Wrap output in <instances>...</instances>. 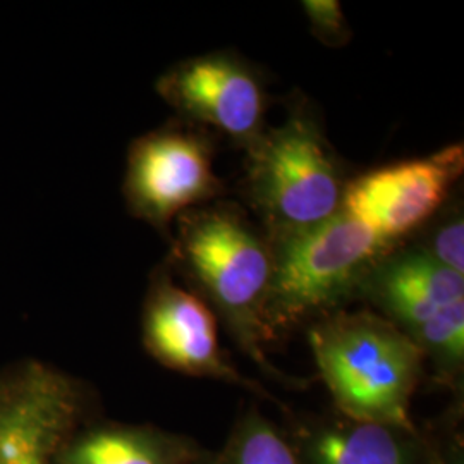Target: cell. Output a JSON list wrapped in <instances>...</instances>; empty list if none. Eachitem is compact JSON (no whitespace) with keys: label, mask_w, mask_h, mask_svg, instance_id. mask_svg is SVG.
Wrapping results in <instances>:
<instances>
[{"label":"cell","mask_w":464,"mask_h":464,"mask_svg":"<svg viewBox=\"0 0 464 464\" xmlns=\"http://www.w3.org/2000/svg\"><path fill=\"white\" fill-rule=\"evenodd\" d=\"M172 264L214 303L249 356L272 370L262 348L274 337L266 316L272 253L245 212L227 203L184 212L176 220Z\"/></svg>","instance_id":"1"},{"label":"cell","mask_w":464,"mask_h":464,"mask_svg":"<svg viewBox=\"0 0 464 464\" xmlns=\"http://www.w3.org/2000/svg\"><path fill=\"white\" fill-rule=\"evenodd\" d=\"M320 375L337 406L360 423L411 429L410 401L423 351L372 314L331 316L310 331Z\"/></svg>","instance_id":"2"},{"label":"cell","mask_w":464,"mask_h":464,"mask_svg":"<svg viewBox=\"0 0 464 464\" xmlns=\"http://www.w3.org/2000/svg\"><path fill=\"white\" fill-rule=\"evenodd\" d=\"M344 170L315 111L289 103L287 116L246 150L245 191L266 237L320 224L341 210Z\"/></svg>","instance_id":"3"},{"label":"cell","mask_w":464,"mask_h":464,"mask_svg":"<svg viewBox=\"0 0 464 464\" xmlns=\"http://www.w3.org/2000/svg\"><path fill=\"white\" fill-rule=\"evenodd\" d=\"M268 243L266 316L272 334L362 291L372 268L394 246L344 210L312 227L268 237Z\"/></svg>","instance_id":"4"},{"label":"cell","mask_w":464,"mask_h":464,"mask_svg":"<svg viewBox=\"0 0 464 464\" xmlns=\"http://www.w3.org/2000/svg\"><path fill=\"white\" fill-rule=\"evenodd\" d=\"M214 145L198 126L178 122L136 138L128 150L122 193L131 216L169 234L184 212L220 197ZM170 236V234H169Z\"/></svg>","instance_id":"5"},{"label":"cell","mask_w":464,"mask_h":464,"mask_svg":"<svg viewBox=\"0 0 464 464\" xmlns=\"http://www.w3.org/2000/svg\"><path fill=\"white\" fill-rule=\"evenodd\" d=\"M183 122L214 128L248 150L266 131V90L255 67L232 52L178 63L155 83Z\"/></svg>","instance_id":"6"},{"label":"cell","mask_w":464,"mask_h":464,"mask_svg":"<svg viewBox=\"0 0 464 464\" xmlns=\"http://www.w3.org/2000/svg\"><path fill=\"white\" fill-rule=\"evenodd\" d=\"M463 170L461 143L423 159L373 169L346 183L341 210L396 245L442 208Z\"/></svg>","instance_id":"7"},{"label":"cell","mask_w":464,"mask_h":464,"mask_svg":"<svg viewBox=\"0 0 464 464\" xmlns=\"http://www.w3.org/2000/svg\"><path fill=\"white\" fill-rule=\"evenodd\" d=\"M78 411L74 382L38 362L0 377V464H50Z\"/></svg>","instance_id":"8"},{"label":"cell","mask_w":464,"mask_h":464,"mask_svg":"<svg viewBox=\"0 0 464 464\" xmlns=\"http://www.w3.org/2000/svg\"><path fill=\"white\" fill-rule=\"evenodd\" d=\"M143 341L153 358L172 370L251 385L222 356L212 310L159 266L143 312Z\"/></svg>","instance_id":"9"},{"label":"cell","mask_w":464,"mask_h":464,"mask_svg":"<svg viewBox=\"0 0 464 464\" xmlns=\"http://www.w3.org/2000/svg\"><path fill=\"white\" fill-rule=\"evenodd\" d=\"M362 291L413 332L464 299V276L440 266L423 249L391 251L372 268Z\"/></svg>","instance_id":"10"},{"label":"cell","mask_w":464,"mask_h":464,"mask_svg":"<svg viewBox=\"0 0 464 464\" xmlns=\"http://www.w3.org/2000/svg\"><path fill=\"white\" fill-rule=\"evenodd\" d=\"M61 464H174L170 448L140 430L105 429L67 446Z\"/></svg>","instance_id":"11"},{"label":"cell","mask_w":464,"mask_h":464,"mask_svg":"<svg viewBox=\"0 0 464 464\" xmlns=\"http://www.w3.org/2000/svg\"><path fill=\"white\" fill-rule=\"evenodd\" d=\"M314 450L318 464H406L396 435L373 423L325 431Z\"/></svg>","instance_id":"12"},{"label":"cell","mask_w":464,"mask_h":464,"mask_svg":"<svg viewBox=\"0 0 464 464\" xmlns=\"http://www.w3.org/2000/svg\"><path fill=\"white\" fill-rule=\"evenodd\" d=\"M421 351H430L442 363L458 366L464 356V299H459L420 325L411 335Z\"/></svg>","instance_id":"13"},{"label":"cell","mask_w":464,"mask_h":464,"mask_svg":"<svg viewBox=\"0 0 464 464\" xmlns=\"http://www.w3.org/2000/svg\"><path fill=\"white\" fill-rule=\"evenodd\" d=\"M227 464H298V459L266 421H249L237 435Z\"/></svg>","instance_id":"14"},{"label":"cell","mask_w":464,"mask_h":464,"mask_svg":"<svg viewBox=\"0 0 464 464\" xmlns=\"http://www.w3.org/2000/svg\"><path fill=\"white\" fill-rule=\"evenodd\" d=\"M303 11L312 34L327 47H344L351 40V28L337 0H304Z\"/></svg>","instance_id":"15"},{"label":"cell","mask_w":464,"mask_h":464,"mask_svg":"<svg viewBox=\"0 0 464 464\" xmlns=\"http://www.w3.org/2000/svg\"><path fill=\"white\" fill-rule=\"evenodd\" d=\"M435 262L464 276L463 216L454 214L431 232L430 245L421 248Z\"/></svg>","instance_id":"16"}]
</instances>
